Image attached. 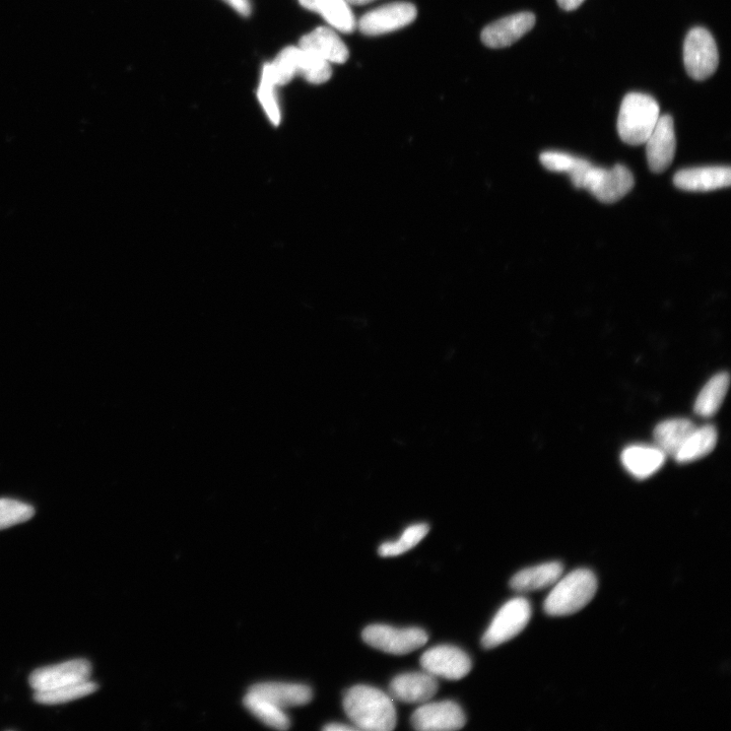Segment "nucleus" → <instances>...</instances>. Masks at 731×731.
Masks as SVG:
<instances>
[{
    "label": "nucleus",
    "mask_w": 731,
    "mask_h": 731,
    "mask_svg": "<svg viewBox=\"0 0 731 731\" xmlns=\"http://www.w3.org/2000/svg\"><path fill=\"white\" fill-rule=\"evenodd\" d=\"M344 709L359 730L390 731L397 723L392 699L374 687L359 685L348 690Z\"/></svg>",
    "instance_id": "nucleus-1"
},
{
    "label": "nucleus",
    "mask_w": 731,
    "mask_h": 731,
    "mask_svg": "<svg viewBox=\"0 0 731 731\" xmlns=\"http://www.w3.org/2000/svg\"><path fill=\"white\" fill-rule=\"evenodd\" d=\"M597 579L593 572L578 569L560 578L546 598L545 613L551 617H565L585 608L597 591Z\"/></svg>",
    "instance_id": "nucleus-2"
},
{
    "label": "nucleus",
    "mask_w": 731,
    "mask_h": 731,
    "mask_svg": "<svg viewBox=\"0 0 731 731\" xmlns=\"http://www.w3.org/2000/svg\"><path fill=\"white\" fill-rule=\"evenodd\" d=\"M269 68L277 86H285L297 76L303 77L310 84L320 85L329 81L332 76L329 62L294 46L283 49L274 62L269 63Z\"/></svg>",
    "instance_id": "nucleus-3"
},
{
    "label": "nucleus",
    "mask_w": 731,
    "mask_h": 731,
    "mask_svg": "<svg viewBox=\"0 0 731 731\" xmlns=\"http://www.w3.org/2000/svg\"><path fill=\"white\" fill-rule=\"evenodd\" d=\"M660 117V108L654 98L641 93L628 94L621 105L618 132L630 146L646 143Z\"/></svg>",
    "instance_id": "nucleus-4"
},
{
    "label": "nucleus",
    "mask_w": 731,
    "mask_h": 731,
    "mask_svg": "<svg viewBox=\"0 0 731 731\" xmlns=\"http://www.w3.org/2000/svg\"><path fill=\"white\" fill-rule=\"evenodd\" d=\"M632 172L623 165L612 169L591 166L587 171L582 188L588 190L597 201L615 204L625 197L634 187Z\"/></svg>",
    "instance_id": "nucleus-5"
},
{
    "label": "nucleus",
    "mask_w": 731,
    "mask_h": 731,
    "mask_svg": "<svg viewBox=\"0 0 731 731\" xmlns=\"http://www.w3.org/2000/svg\"><path fill=\"white\" fill-rule=\"evenodd\" d=\"M684 62L688 75L695 81H704L715 74L719 64L716 42L709 31L692 29L684 44Z\"/></svg>",
    "instance_id": "nucleus-6"
},
{
    "label": "nucleus",
    "mask_w": 731,
    "mask_h": 731,
    "mask_svg": "<svg viewBox=\"0 0 731 731\" xmlns=\"http://www.w3.org/2000/svg\"><path fill=\"white\" fill-rule=\"evenodd\" d=\"M531 618V606L524 597H515L506 603L493 619L482 638L486 649L498 647L519 635Z\"/></svg>",
    "instance_id": "nucleus-7"
},
{
    "label": "nucleus",
    "mask_w": 731,
    "mask_h": 731,
    "mask_svg": "<svg viewBox=\"0 0 731 731\" xmlns=\"http://www.w3.org/2000/svg\"><path fill=\"white\" fill-rule=\"evenodd\" d=\"M362 638L373 648L395 654H409L428 642V634L420 628H394L388 625H371L362 633Z\"/></svg>",
    "instance_id": "nucleus-8"
},
{
    "label": "nucleus",
    "mask_w": 731,
    "mask_h": 731,
    "mask_svg": "<svg viewBox=\"0 0 731 731\" xmlns=\"http://www.w3.org/2000/svg\"><path fill=\"white\" fill-rule=\"evenodd\" d=\"M428 674L451 681L467 677L473 669L471 657L458 647L440 645L428 649L421 657Z\"/></svg>",
    "instance_id": "nucleus-9"
},
{
    "label": "nucleus",
    "mask_w": 731,
    "mask_h": 731,
    "mask_svg": "<svg viewBox=\"0 0 731 731\" xmlns=\"http://www.w3.org/2000/svg\"><path fill=\"white\" fill-rule=\"evenodd\" d=\"M92 666L86 659H75L34 671L29 683L35 692L49 691L90 681Z\"/></svg>",
    "instance_id": "nucleus-10"
},
{
    "label": "nucleus",
    "mask_w": 731,
    "mask_h": 731,
    "mask_svg": "<svg viewBox=\"0 0 731 731\" xmlns=\"http://www.w3.org/2000/svg\"><path fill=\"white\" fill-rule=\"evenodd\" d=\"M416 7L410 3H393L365 14L358 23L364 35L379 36L401 30L417 18Z\"/></svg>",
    "instance_id": "nucleus-11"
},
{
    "label": "nucleus",
    "mask_w": 731,
    "mask_h": 731,
    "mask_svg": "<svg viewBox=\"0 0 731 731\" xmlns=\"http://www.w3.org/2000/svg\"><path fill=\"white\" fill-rule=\"evenodd\" d=\"M645 144L650 170L656 174L666 171L672 165L677 150L673 117L660 116Z\"/></svg>",
    "instance_id": "nucleus-12"
},
{
    "label": "nucleus",
    "mask_w": 731,
    "mask_h": 731,
    "mask_svg": "<svg viewBox=\"0 0 731 731\" xmlns=\"http://www.w3.org/2000/svg\"><path fill=\"white\" fill-rule=\"evenodd\" d=\"M411 722L421 731H451L464 727L467 717L453 701L426 702L414 712Z\"/></svg>",
    "instance_id": "nucleus-13"
},
{
    "label": "nucleus",
    "mask_w": 731,
    "mask_h": 731,
    "mask_svg": "<svg viewBox=\"0 0 731 731\" xmlns=\"http://www.w3.org/2000/svg\"><path fill=\"white\" fill-rule=\"evenodd\" d=\"M536 25V16L524 12L501 19L482 32L483 43L490 48L509 47L526 35Z\"/></svg>",
    "instance_id": "nucleus-14"
},
{
    "label": "nucleus",
    "mask_w": 731,
    "mask_h": 731,
    "mask_svg": "<svg viewBox=\"0 0 731 731\" xmlns=\"http://www.w3.org/2000/svg\"><path fill=\"white\" fill-rule=\"evenodd\" d=\"M436 677L424 673H408L395 677L389 686L392 698L404 703H426L438 692Z\"/></svg>",
    "instance_id": "nucleus-15"
},
{
    "label": "nucleus",
    "mask_w": 731,
    "mask_h": 731,
    "mask_svg": "<svg viewBox=\"0 0 731 731\" xmlns=\"http://www.w3.org/2000/svg\"><path fill=\"white\" fill-rule=\"evenodd\" d=\"M674 183L685 191H713L730 186L731 169L728 166L684 169L675 175Z\"/></svg>",
    "instance_id": "nucleus-16"
},
{
    "label": "nucleus",
    "mask_w": 731,
    "mask_h": 731,
    "mask_svg": "<svg viewBox=\"0 0 731 731\" xmlns=\"http://www.w3.org/2000/svg\"><path fill=\"white\" fill-rule=\"evenodd\" d=\"M299 47L331 63L343 64L350 56L349 49L336 31L319 27L303 36Z\"/></svg>",
    "instance_id": "nucleus-17"
},
{
    "label": "nucleus",
    "mask_w": 731,
    "mask_h": 731,
    "mask_svg": "<svg viewBox=\"0 0 731 731\" xmlns=\"http://www.w3.org/2000/svg\"><path fill=\"white\" fill-rule=\"evenodd\" d=\"M667 457L657 446L632 445L624 449L621 461L632 477L646 480L663 467Z\"/></svg>",
    "instance_id": "nucleus-18"
},
{
    "label": "nucleus",
    "mask_w": 731,
    "mask_h": 731,
    "mask_svg": "<svg viewBox=\"0 0 731 731\" xmlns=\"http://www.w3.org/2000/svg\"><path fill=\"white\" fill-rule=\"evenodd\" d=\"M265 700L286 710L308 704L313 697L312 690L305 685L289 683H260L249 690Z\"/></svg>",
    "instance_id": "nucleus-19"
},
{
    "label": "nucleus",
    "mask_w": 731,
    "mask_h": 731,
    "mask_svg": "<svg viewBox=\"0 0 731 731\" xmlns=\"http://www.w3.org/2000/svg\"><path fill=\"white\" fill-rule=\"evenodd\" d=\"M300 5L320 15L332 28L352 34L358 27L351 6L346 0H299Z\"/></svg>",
    "instance_id": "nucleus-20"
},
{
    "label": "nucleus",
    "mask_w": 731,
    "mask_h": 731,
    "mask_svg": "<svg viewBox=\"0 0 731 731\" xmlns=\"http://www.w3.org/2000/svg\"><path fill=\"white\" fill-rule=\"evenodd\" d=\"M563 572L564 567L559 562L526 568L512 577L510 587L517 592L542 590L555 585Z\"/></svg>",
    "instance_id": "nucleus-21"
},
{
    "label": "nucleus",
    "mask_w": 731,
    "mask_h": 731,
    "mask_svg": "<svg viewBox=\"0 0 731 731\" xmlns=\"http://www.w3.org/2000/svg\"><path fill=\"white\" fill-rule=\"evenodd\" d=\"M696 427L688 419L664 421L654 429L655 446L667 456L675 457Z\"/></svg>",
    "instance_id": "nucleus-22"
},
{
    "label": "nucleus",
    "mask_w": 731,
    "mask_h": 731,
    "mask_svg": "<svg viewBox=\"0 0 731 731\" xmlns=\"http://www.w3.org/2000/svg\"><path fill=\"white\" fill-rule=\"evenodd\" d=\"M729 381L728 373L722 372L705 384L694 405V411L698 416L709 418L718 412L726 396Z\"/></svg>",
    "instance_id": "nucleus-23"
},
{
    "label": "nucleus",
    "mask_w": 731,
    "mask_h": 731,
    "mask_svg": "<svg viewBox=\"0 0 731 731\" xmlns=\"http://www.w3.org/2000/svg\"><path fill=\"white\" fill-rule=\"evenodd\" d=\"M717 438L714 426L696 427L674 458L679 463H689L701 459L714 450Z\"/></svg>",
    "instance_id": "nucleus-24"
},
{
    "label": "nucleus",
    "mask_w": 731,
    "mask_h": 731,
    "mask_svg": "<svg viewBox=\"0 0 731 731\" xmlns=\"http://www.w3.org/2000/svg\"><path fill=\"white\" fill-rule=\"evenodd\" d=\"M244 705L265 725L279 730H286L291 726V720L284 709L252 692L245 696Z\"/></svg>",
    "instance_id": "nucleus-25"
},
{
    "label": "nucleus",
    "mask_w": 731,
    "mask_h": 731,
    "mask_svg": "<svg viewBox=\"0 0 731 731\" xmlns=\"http://www.w3.org/2000/svg\"><path fill=\"white\" fill-rule=\"evenodd\" d=\"M98 689L97 684L87 681L54 690L35 692L34 700L43 705H60L87 697L97 692Z\"/></svg>",
    "instance_id": "nucleus-26"
},
{
    "label": "nucleus",
    "mask_w": 731,
    "mask_h": 731,
    "mask_svg": "<svg viewBox=\"0 0 731 731\" xmlns=\"http://www.w3.org/2000/svg\"><path fill=\"white\" fill-rule=\"evenodd\" d=\"M430 526L426 523H418L409 526L404 534L396 542H387L382 544L378 553L383 558L401 556L421 543L428 535Z\"/></svg>",
    "instance_id": "nucleus-27"
},
{
    "label": "nucleus",
    "mask_w": 731,
    "mask_h": 731,
    "mask_svg": "<svg viewBox=\"0 0 731 731\" xmlns=\"http://www.w3.org/2000/svg\"><path fill=\"white\" fill-rule=\"evenodd\" d=\"M276 87L278 86L272 78L269 63H267L263 66L257 97L271 122L275 126H278L281 123V111L276 94Z\"/></svg>",
    "instance_id": "nucleus-28"
},
{
    "label": "nucleus",
    "mask_w": 731,
    "mask_h": 731,
    "mask_svg": "<svg viewBox=\"0 0 731 731\" xmlns=\"http://www.w3.org/2000/svg\"><path fill=\"white\" fill-rule=\"evenodd\" d=\"M35 515V509L14 499H0V530L24 523Z\"/></svg>",
    "instance_id": "nucleus-29"
},
{
    "label": "nucleus",
    "mask_w": 731,
    "mask_h": 731,
    "mask_svg": "<svg viewBox=\"0 0 731 731\" xmlns=\"http://www.w3.org/2000/svg\"><path fill=\"white\" fill-rule=\"evenodd\" d=\"M540 161L550 171L570 175L584 159L561 152H545L540 156Z\"/></svg>",
    "instance_id": "nucleus-30"
},
{
    "label": "nucleus",
    "mask_w": 731,
    "mask_h": 731,
    "mask_svg": "<svg viewBox=\"0 0 731 731\" xmlns=\"http://www.w3.org/2000/svg\"><path fill=\"white\" fill-rule=\"evenodd\" d=\"M228 6L234 9L242 17H249L252 12L249 0H223Z\"/></svg>",
    "instance_id": "nucleus-31"
},
{
    "label": "nucleus",
    "mask_w": 731,
    "mask_h": 731,
    "mask_svg": "<svg viewBox=\"0 0 731 731\" xmlns=\"http://www.w3.org/2000/svg\"><path fill=\"white\" fill-rule=\"evenodd\" d=\"M585 0H558V4L561 9L567 12L577 10Z\"/></svg>",
    "instance_id": "nucleus-32"
},
{
    "label": "nucleus",
    "mask_w": 731,
    "mask_h": 731,
    "mask_svg": "<svg viewBox=\"0 0 731 731\" xmlns=\"http://www.w3.org/2000/svg\"><path fill=\"white\" fill-rule=\"evenodd\" d=\"M326 731H353L359 730L356 726H350L341 723H330L323 728Z\"/></svg>",
    "instance_id": "nucleus-33"
},
{
    "label": "nucleus",
    "mask_w": 731,
    "mask_h": 731,
    "mask_svg": "<svg viewBox=\"0 0 731 731\" xmlns=\"http://www.w3.org/2000/svg\"><path fill=\"white\" fill-rule=\"evenodd\" d=\"M350 6H364L375 2V0H346Z\"/></svg>",
    "instance_id": "nucleus-34"
}]
</instances>
